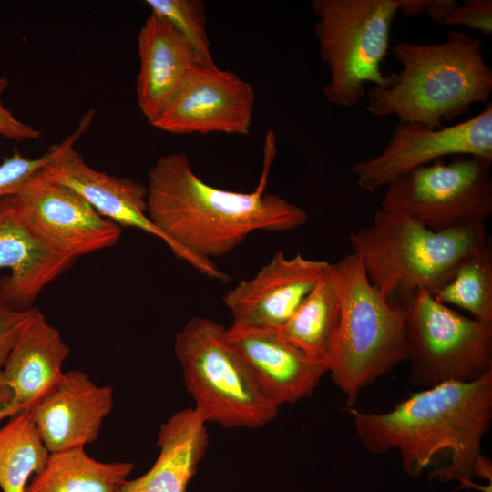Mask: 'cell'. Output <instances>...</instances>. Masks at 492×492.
I'll return each instance as SVG.
<instances>
[{"label":"cell","instance_id":"8992f818","mask_svg":"<svg viewBox=\"0 0 492 492\" xmlns=\"http://www.w3.org/2000/svg\"><path fill=\"white\" fill-rule=\"evenodd\" d=\"M174 351L194 407L207 423L259 429L276 418L279 406L260 389L220 323L192 317L176 334Z\"/></svg>","mask_w":492,"mask_h":492},{"label":"cell","instance_id":"f1b7e54d","mask_svg":"<svg viewBox=\"0 0 492 492\" xmlns=\"http://www.w3.org/2000/svg\"><path fill=\"white\" fill-rule=\"evenodd\" d=\"M8 86V80L0 77V137L18 142L39 139L41 138L39 130L19 120L12 111L5 107L2 96Z\"/></svg>","mask_w":492,"mask_h":492},{"label":"cell","instance_id":"cb8c5ba5","mask_svg":"<svg viewBox=\"0 0 492 492\" xmlns=\"http://www.w3.org/2000/svg\"><path fill=\"white\" fill-rule=\"evenodd\" d=\"M432 296L442 304L465 309L475 320L492 326V253L488 243L466 259Z\"/></svg>","mask_w":492,"mask_h":492},{"label":"cell","instance_id":"277c9868","mask_svg":"<svg viewBox=\"0 0 492 492\" xmlns=\"http://www.w3.org/2000/svg\"><path fill=\"white\" fill-rule=\"evenodd\" d=\"M348 241L370 282L388 302L405 308L421 291L433 295L487 245L485 225L436 231L382 210L369 225L351 231Z\"/></svg>","mask_w":492,"mask_h":492},{"label":"cell","instance_id":"6da1fadb","mask_svg":"<svg viewBox=\"0 0 492 492\" xmlns=\"http://www.w3.org/2000/svg\"><path fill=\"white\" fill-rule=\"evenodd\" d=\"M349 411L366 450L396 452L413 478L456 480L465 488L476 487L475 477L491 479L481 447L492 420V373L422 389L384 413Z\"/></svg>","mask_w":492,"mask_h":492},{"label":"cell","instance_id":"603a6c76","mask_svg":"<svg viewBox=\"0 0 492 492\" xmlns=\"http://www.w3.org/2000/svg\"><path fill=\"white\" fill-rule=\"evenodd\" d=\"M30 411H22L0 428V488L25 492L32 475L40 473L49 457Z\"/></svg>","mask_w":492,"mask_h":492},{"label":"cell","instance_id":"d6986e66","mask_svg":"<svg viewBox=\"0 0 492 492\" xmlns=\"http://www.w3.org/2000/svg\"><path fill=\"white\" fill-rule=\"evenodd\" d=\"M69 353L60 332L38 310L0 370V383L18 413L31 411L58 385Z\"/></svg>","mask_w":492,"mask_h":492},{"label":"cell","instance_id":"f546056e","mask_svg":"<svg viewBox=\"0 0 492 492\" xmlns=\"http://www.w3.org/2000/svg\"><path fill=\"white\" fill-rule=\"evenodd\" d=\"M457 6V2L454 0H430L425 12L433 21L444 24Z\"/></svg>","mask_w":492,"mask_h":492},{"label":"cell","instance_id":"44dd1931","mask_svg":"<svg viewBox=\"0 0 492 492\" xmlns=\"http://www.w3.org/2000/svg\"><path fill=\"white\" fill-rule=\"evenodd\" d=\"M341 304L338 273L330 263L296 312L279 328L280 333L311 358L324 363L338 328Z\"/></svg>","mask_w":492,"mask_h":492},{"label":"cell","instance_id":"30bf717a","mask_svg":"<svg viewBox=\"0 0 492 492\" xmlns=\"http://www.w3.org/2000/svg\"><path fill=\"white\" fill-rule=\"evenodd\" d=\"M449 155L492 161V105L477 116L441 128L399 122L384 150L351 169L357 186L374 193L411 170Z\"/></svg>","mask_w":492,"mask_h":492},{"label":"cell","instance_id":"ffe728a7","mask_svg":"<svg viewBox=\"0 0 492 492\" xmlns=\"http://www.w3.org/2000/svg\"><path fill=\"white\" fill-rule=\"evenodd\" d=\"M206 423L194 406L171 415L159 426V453L153 466L128 479L120 492H186L209 446Z\"/></svg>","mask_w":492,"mask_h":492},{"label":"cell","instance_id":"9a60e30c","mask_svg":"<svg viewBox=\"0 0 492 492\" xmlns=\"http://www.w3.org/2000/svg\"><path fill=\"white\" fill-rule=\"evenodd\" d=\"M75 260L55 249L26 222L17 197H0V304L26 311L44 288L71 268Z\"/></svg>","mask_w":492,"mask_h":492},{"label":"cell","instance_id":"5bb4252c","mask_svg":"<svg viewBox=\"0 0 492 492\" xmlns=\"http://www.w3.org/2000/svg\"><path fill=\"white\" fill-rule=\"evenodd\" d=\"M325 261L276 252L256 275L223 296L232 323L280 328L296 312L328 269Z\"/></svg>","mask_w":492,"mask_h":492},{"label":"cell","instance_id":"1f68e13d","mask_svg":"<svg viewBox=\"0 0 492 492\" xmlns=\"http://www.w3.org/2000/svg\"><path fill=\"white\" fill-rule=\"evenodd\" d=\"M430 0H401L400 11L406 15H417L426 10Z\"/></svg>","mask_w":492,"mask_h":492},{"label":"cell","instance_id":"7a4b0ae2","mask_svg":"<svg viewBox=\"0 0 492 492\" xmlns=\"http://www.w3.org/2000/svg\"><path fill=\"white\" fill-rule=\"evenodd\" d=\"M146 186L148 216L173 254L221 282L229 276L211 258L228 254L251 232L289 231L308 221L302 208L263 189L243 193L207 184L184 153L159 158Z\"/></svg>","mask_w":492,"mask_h":492},{"label":"cell","instance_id":"83f0119b","mask_svg":"<svg viewBox=\"0 0 492 492\" xmlns=\"http://www.w3.org/2000/svg\"><path fill=\"white\" fill-rule=\"evenodd\" d=\"M443 25L465 26L486 36L492 33V1L466 0Z\"/></svg>","mask_w":492,"mask_h":492},{"label":"cell","instance_id":"d4e9b609","mask_svg":"<svg viewBox=\"0 0 492 492\" xmlns=\"http://www.w3.org/2000/svg\"><path fill=\"white\" fill-rule=\"evenodd\" d=\"M151 13L165 19L186 40L200 64H213L201 0H146Z\"/></svg>","mask_w":492,"mask_h":492},{"label":"cell","instance_id":"4dcf8cb0","mask_svg":"<svg viewBox=\"0 0 492 492\" xmlns=\"http://www.w3.org/2000/svg\"><path fill=\"white\" fill-rule=\"evenodd\" d=\"M12 394L0 383V421L17 414V411L12 406Z\"/></svg>","mask_w":492,"mask_h":492},{"label":"cell","instance_id":"7402d4cb","mask_svg":"<svg viewBox=\"0 0 492 492\" xmlns=\"http://www.w3.org/2000/svg\"><path fill=\"white\" fill-rule=\"evenodd\" d=\"M133 469L131 462L98 461L84 448L54 452L25 492H120Z\"/></svg>","mask_w":492,"mask_h":492},{"label":"cell","instance_id":"4fadbf2b","mask_svg":"<svg viewBox=\"0 0 492 492\" xmlns=\"http://www.w3.org/2000/svg\"><path fill=\"white\" fill-rule=\"evenodd\" d=\"M93 116V111L87 112L73 133L52 146L53 155L44 166V173L78 193L103 218L119 227L141 230L167 244L165 236L148 216L147 186L91 168L74 149L75 142L90 126Z\"/></svg>","mask_w":492,"mask_h":492},{"label":"cell","instance_id":"5b68a950","mask_svg":"<svg viewBox=\"0 0 492 492\" xmlns=\"http://www.w3.org/2000/svg\"><path fill=\"white\" fill-rule=\"evenodd\" d=\"M334 266L341 286V316L324 364L352 408L364 388L407 360V308L381 294L354 253Z\"/></svg>","mask_w":492,"mask_h":492},{"label":"cell","instance_id":"e0dca14e","mask_svg":"<svg viewBox=\"0 0 492 492\" xmlns=\"http://www.w3.org/2000/svg\"><path fill=\"white\" fill-rule=\"evenodd\" d=\"M114 406V390L97 385L81 370L64 372L58 385L31 411L49 453L94 443Z\"/></svg>","mask_w":492,"mask_h":492},{"label":"cell","instance_id":"484cf974","mask_svg":"<svg viewBox=\"0 0 492 492\" xmlns=\"http://www.w3.org/2000/svg\"><path fill=\"white\" fill-rule=\"evenodd\" d=\"M52 147L39 158L23 156L18 150L5 157L0 164V197L16 194L28 179L51 159Z\"/></svg>","mask_w":492,"mask_h":492},{"label":"cell","instance_id":"8fae6325","mask_svg":"<svg viewBox=\"0 0 492 492\" xmlns=\"http://www.w3.org/2000/svg\"><path fill=\"white\" fill-rule=\"evenodd\" d=\"M255 101L253 86L235 73L199 64L151 126L175 135H248Z\"/></svg>","mask_w":492,"mask_h":492},{"label":"cell","instance_id":"ba28073f","mask_svg":"<svg viewBox=\"0 0 492 492\" xmlns=\"http://www.w3.org/2000/svg\"><path fill=\"white\" fill-rule=\"evenodd\" d=\"M408 381L427 389L476 381L492 373V326L466 317L419 292L405 318Z\"/></svg>","mask_w":492,"mask_h":492},{"label":"cell","instance_id":"9c48e42d","mask_svg":"<svg viewBox=\"0 0 492 492\" xmlns=\"http://www.w3.org/2000/svg\"><path fill=\"white\" fill-rule=\"evenodd\" d=\"M491 163L456 155L418 167L386 186L381 210L436 231L485 225L492 214Z\"/></svg>","mask_w":492,"mask_h":492},{"label":"cell","instance_id":"4316f807","mask_svg":"<svg viewBox=\"0 0 492 492\" xmlns=\"http://www.w3.org/2000/svg\"><path fill=\"white\" fill-rule=\"evenodd\" d=\"M37 311H15L0 304V370Z\"/></svg>","mask_w":492,"mask_h":492},{"label":"cell","instance_id":"3957f363","mask_svg":"<svg viewBox=\"0 0 492 492\" xmlns=\"http://www.w3.org/2000/svg\"><path fill=\"white\" fill-rule=\"evenodd\" d=\"M390 50L401 65L384 87L367 93V110L376 117L395 115L400 122L443 128L467 112L472 104L486 103L492 93V69L482 55V44L452 29L442 43H396Z\"/></svg>","mask_w":492,"mask_h":492},{"label":"cell","instance_id":"2e32d148","mask_svg":"<svg viewBox=\"0 0 492 492\" xmlns=\"http://www.w3.org/2000/svg\"><path fill=\"white\" fill-rule=\"evenodd\" d=\"M226 337L262 393L279 407L311 396L327 373L324 363L286 341L279 328L231 323Z\"/></svg>","mask_w":492,"mask_h":492},{"label":"cell","instance_id":"7c38bea8","mask_svg":"<svg viewBox=\"0 0 492 492\" xmlns=\"http://www.w3.org/2000/svg\"><path fill=\"white\" fill-rule=\"evenodd\" d=\"M27 224L73 260L113 247L121 228L103 218L78 193L50 179L43 169L15 194Z\"/></svg>","mask_w":492,"mask_h":492},{"label":"cell","instance_id":"52a82bcc","mask_svg":"<svg viewBox=\"0 0 492 492\" xmlns=\"http://www.w3.org/2000/svg\"><path fill=\"white\" fill-rule=\"evenodd\" d=\"M313 29L320 56L330 71L323 89L325 99L354 107L365 85L384 87L390 74L381 65L390 50V32L401 0H313Z\"/></svg>","mask_w":492,"mask_h":492},{"label":"cell","instance_id":"ac0fdd59","mask_svg":"<svg viewBox=\"0 0 492 492\" xmlns=\"http://www.w3.org/2000/svg\"><path fill=\"white\" fill-rule=\"evenodd\" d=\"M138 52L137 100L152 125L200 63L172 26L152 13L140 27Z\"/></svg>","mask_w":492,"mask_h":492}]
</instances>
